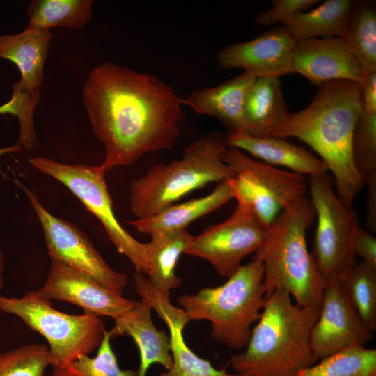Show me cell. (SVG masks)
<instances>
[{
  "instance_id": "6da1fadb",
  "label": "cell",
  "mask_w": 376,
  "mask_h": 376,
  "mask_svg": "<svg viewBox=\"0 0 376 376\" xmlns=\"http://www.w3.org/2000/svg\"><path fill=\"white\" fill-rule=\"evenodd\" d=\"M82 100L107 171L172 149L180 136L184 98L156 75L104 62L89 73Z\"/></svg>"
},
{
  "instance_id": "7a4b0ae2",
  "label": "cell",
  "mask_w": 376,
  "mask_h": 376,
  "mask_svg": "<svg viewBox=\"0 0 376 376\" xmlns=\"http://www.w3.org/2000/svg\"><path fill=\"white\" fill-rule=\"evenodd\" d=\"M362 110L359 83L331 80L318 86L306 108L288 113L269 134L285 139L295 137L308 145L332 173L336 193L349 208L365 185L352 156L354 131Z\"/></svg>"
},
{
  "instance_id": "3957f363",
  "label": "cell",
  "mask_w": 376,
  "mask_h": 376,
  "mask_svg": "<svg viewBox=\"0 0 376 376\" xmlns=\"http://www.w3.org/2000/svg\"><path fill=\"white\" fill-rule=\"evenodd\" d=\"M320 308L300 306L277 289L265 297L246 350L230 359L240 376H297L315 363L311 334Z\"/></svg>"
},
{
  "instance_id": "277c9868",
  "label": "cell",
  "mask_w": 376,
  "mask_h": 376,
  "mask_svg": "<svg viewBox=\"0 0 376 376\" xmlns=\"http://www.w3.org/2000/svg\"><path fill=\"white\" fill-rule=\"evenodd\" d=\"M316 219L314 207L303 196L287 207L267 228L256 253L263 263L265 297L277 289L300 306L320 308L326 281L308 250L306 232Z\"/></svg>"
},
{
  "instance_id": "5b68a950",
  "label": "cell",
  "mask_w": 376,
  "mask_h": 376,
  "mask_svg": "<svg viewBox=\"0 0 376 376\" xmlns=\"http://www.w3.org/2000/svg\"><path fill=\"white\" fill-rule=\"evenodd\" d=\"M227 148L226 136L212 132L187 146L180 159L150 166L131 182L132 213L136 219L151 217L196 189L233 177L222 159Z\"/></svg>"
},
{
  "instance_id": "8992f818",
  "label": "cell",
  "mask_w": 376,
  "mask_h": 376,
  "mask_svg": "<svg viewBox=\"0 0 376 376\" xmlns=\"http://www.w3.org/2000/svg\"><path fill=\"white\" fill-rule=\"evenodd\" d=\"M263 279V261L255 255L223 285L182 294L178 303L189 320L210 322L214 340L230 348H244L265 301Z\"/></svg>"
},
{
  "instance_id": "52a82bcc",
  "label": "cell",
  "mask_w": 376,
  "mask_h": 376,
  "mask_svg": "<svg viewBox=\"0 0 376 376\" xmlns=\"http://www.w3.org/2000/svg\"><path fill=\"white\" fill-rule=\"evenodd\" d=\"M0 311L17 316L46 339L51 366L89 354L99 347L106 331L100 316L61 312L37 290L28 291L19 298L0 295Z\"/></svg>"
},
{
  "instance_id": "ba28073f",
  "label": "cell",
  "mask_w": 376,
  "mask_h": 376,
  "mask_svg": "<svg viewBox=\"0 0 376 376\" xmlns=\"http://www.w3.org/2000/svg\"><path fill=\"white\" fill-rule=\"evenodd\" d=\"M222 159L234 173L226 180L233 198L267 229L285 207L308 191L304 175L253 159L237 148L228 146Z\"/></svg>"
},
{
  "instance_id": "9c48e42d",
  "label": "cell",
  "mask_w": 376,
  "mask_h": 376,
  "mask_svg": "<svg viewBox=\"0 0 376 376\" xmlns=\"http://www.w3.org/2000/svg\"><path fill=\"white\" fill-rule=\"evenodd\" d=\"M29 162L38 171L63 184L98 219L111 242L136 272L148 274V244L136 240L117 219L105 180L107 171L101 164H67L44 157H32Z\"/></svg>"
},
{
  "instance_id": "30bf717a",
  "label": "cell",
  "mask_w": 376,
  "mask_h": 376,
  "mask_svg": "<svg viewBox=\"0 0 376 376\" xmlns=\"http://www.w3.org/2000/svg\"><path fill=\"white\" fill-rule=\"evenodd\" d=\"M307 182L318 220L311 253L326 281L338 279L357 263L358 216L338 198L327 173L311 176Z\"/></svg>"
},
{
  "instance_id": "8fae6325",
  "label": "cell",
  "mask_w": 376,
  "mask_h": 376,
  "mask_svg": "<svg viewBox=\"0 0 376 376\" xmlns=\"http://www.w3.org/2000/svg\"><path fill=\"white\" fill-rule=\"evenodd\" d=\"M26 195L43 230L50 260H54L95 281L106 289L123 295L126 274L111 268L90 238L75 224L58 218L40 203L38 196L16 180Z\"/></svg>"
},
{
  "instance_id": "7c38bea8",
  "label": "cell",
  "mask_w": 376,
  "mask_h": 376,
  "mask_svg": "<svg viewBox=\"0 0 376 376\" xmlns=\"http://www.w3.org/2000/svg\"><path fill=\"white\" fill-rule=\"evenodd\" d=\"M267 231L252 213L237 204L228 219L193 236L184 254L207 260L219 276L228 279L244 258L261 248Z\"/></svg>"
},
{
  "instance_id": "4fadbf2b",
  "label": "cell",
  "mask_w": 376,
  "mask_h": 376,
  "mask_svg": "<svg viewBox=\"0 0 376 376\" xmlns=\"http://www.w3.org/2000/svg\"><path fill=\"white\" fill-rule=\"evenodd\" d=\"M373 331L360 318L337 279L326 281L319 316L311 334L315 362L344 347L363 345Z\"/></svg>"
},
{
  "instance_id": "5bb4252c",
  "label": "cell",
  "mask_w": 376,
  "mask_h": 376,
  "mask_svg": "<svg viewBox=\"0 0 376 376\" xmlns=\"http://www.w3.org/2000/svg\"><path fill=\"white\" fill-rule=\"evenodd\" d=\"M49 300L70 303L84 313L116 320L134 307L138 301L116 294L88 277L51 260L50 268L42 286L37 290Z\"/></svg>"
},
{
  "instance_id": "9a60e30c",
  "label": "cell",
  "mask_w": 376,
  "mask_h": 376,
  "mask_svg": "<svg viewBox=\"0 0 376 376\" xmlns=\"http://www.w3.org/2000/svg\"><path fill=\"white\" fill-rule=\"evenodd\" d=\"M294 38L283 26L271 29L248 41L231 44L217 53L221 68H242L256 78L295 73Z\"/></svg>"
},
{
  "instance_id": "2e32d148",
  "label": "cell",
  "mask_w": 376,
  "mask_h": 376,
  "mask_svg": "<svg viewBox=\"0 0 376 376\" xmlns=\"http://www.w3.org/2000/svg\"><path fill=\"white\" fill-rule=\"evenodd\" d=\"M295 72L317 86L336 79H347L361 85L366 74L341 37L295 40L292 52Z\"/></svg>"
},
{
  "instance_id": "e0dca14e",
  "label": "cell",
  "mask_w": 376,
  "mask_h": 376,
  "mask_svg": "<svg viewBox=\"0 0 376 376\" xmlns=\"http://www.w3.org/2000/svg\"><path fill=\"white\" fill-rule=\"evenodd\" d=\"M139 295L165 322L170 332L171 368L157 376H231L225 370L216 369L211 363L196 355L185 343L183 329L190 321L183 309L173 306L169 296L143 285Z\"/></svg>"
},
{
  "instance_id": "ac0fdd59",
  "label": "cell",
  "mask_w": 376,
  "mask_h": 376,
  "mask_svg": "<svg viewBox=\"0 0 376 376\" xmlns=\"http://www.w3.org/2000/svg\"><path fill=\"white\" fill-rule=\"evenodd\" d=\"M226 140L228 146L237 148L271 166H284L302 175H320L328 171L324 162L311 151L285 139L254 136L236 129L229 132Z\"/></svg>"
},
{
  "instance_id": "d6986e66",
  "label": "cell",
  "mask_w": 376,
  "mask_h": 376,
  "mask_svg": "<svg viewBox=\"0 0 376 376\" xmlns=\"http://www.w3.org/2000/svg\"><path fill=\"white\" fill-rule=\"evenodd\" d=\"M256 79L244 71L217 86L194 91L184 98V104L198 114L217 118L230 132L240 129L246 132L245 103Z\"/></svg>"
},
{
  "instance_id": "ffe728a7",
  "label": "cell",
  "mask_w": 376,
  "mask_h": 376,
  "mask_svg": "<svg viewBox=\"0 0 376 376\" xmlns=\"http://www.w3.org/2000/svg\"><path fill=\"white\" fill-rule=\"evenodd\" d=\"M152 308L144 299L120 318L109 331L111 337L126 335L134 340L139 352L140 364L137 376H146L152 364L159 363L166 370L171 368L170 338L154 325Z\"/></svg>"
},
{
  "instance_id": "44dd1931",
  "label": "cell",
  "mask_w": 376,
  "mask_h": 376,
  "mask_svg": "<svg viewBox=\"0 0 376 376\" xmlns=\"http://www.w3.org/2000/svg\"><path fill=\"white\" fill-rule=\"evenodd\" d=\"M232 198L229 185L226 180L221 181L206 196L175 203L155 215L127 223L139 232L150 236L178 232L186 230L197 219L217 210Z\"/></svg>"
},
{
  "instance_id": "7402d4cb",
  "label": "cell",
  "mask_w": 376,
  "mask_h": 376,
  "mask_svg": "<svg viewBox=\"0 0 376 376\" xmlns=\"http://www.w3.org/2000/svg\"><path fill=\"white\" fill-rule=\"evenodd\" d=\"M52 34L50 31H26L0 36V58L14 63L20 72L19 86L32 93H40L45 63Z\"/></svg>"
},
{
  "instance_id": "603a6c76",
  "label": "cell",
  "mask_w": 376,
  "mask_h": 376,
  "mask_svg": "<svg viewBox=\"0 0 376 376\" xmlns=\"http://www.w3.org/2000/svg\"><path fill=\"white\" fill-rule=\"evenodd\" d=\"M279 77L256 78L248 93L244 114L246 133L254 136H269L288 114Z\"/></svg>"
},
{
  "instance_id": "cb8c5ba5",
  "label": "cell",
  "mask_w": 376,
  "mask_h": 376,
  "mask_svg": "<svg viewBox=\"0 0 376 376\" xmlns=\"http://www.w3.org/2000/svg\"><path fill=\"white\" fill-rule=\"evenodd\" d=\"M192 238L187 230H183L151 236V240L147 243L150 265L147 279L159 293L169 296L171 290L180 286L182 280L175 274V267Z\"/></svg>"
},
{
  "instance_id": "d4e9b609",
  "label": "cell",
  "mask_w": 376,
  "mask_h": 376,
  "mask_svg": "<svg viewBox=\"0 0 376 376\" xmlns=\"http://www.w3.org/2000/svg\"><path fill=\"white\" fill-rule=\"evenodd\" d=\"M354 3L352 0H327L315 8L297 13L283 26L295 40L342 37Z\"/></svg>"
},
{
  "instance_id": "484cf974",
  "label": "cell",
  "mask_w": 376,
  "mask_h": 376,
  "mask_svg": "<svg viewBox=\"0 0 376 376\" xmlns=\"http://www.w3.org/2000/svg\"><path fill=\"white\" fill-rule=\"evenodd\" d=\"M91 0H33L26 9V31H50L52 28L82 29L91 20Z\"/></svg>"
},
{
  "instance_id": "4316f807",
  "label": "cell",
  "mask_w": 376,
  "mask_h": 376,
  "mask_svg": "<svg viewBox=\"0 0 376 376\" xmlns=\"http://www.w3.org/2000/svg\"><path fill=\"white\" fill-rule=\"evenodd\" d=\"M366 75L376 72V9L373 3H354L341 37Z\"/></svg>"
},
{
  "instance_id": "83f0119b",
  "label": "cell",
  "mask_w": 376,
  "mask_h": 376,
  "mask_svg": "<svg viewBox=\"0 0 376 376\" xmlns=\"http://www.w3.org/2000/svg\"><path fill=\"white\" fill-rule=\"evenodd\" d=\"M297 376H376V350L359 345L347 346Z\"/></svg>"
},
{
  "instance_id": "f1b7e54d",
  "label": "cell",
  "mask_w": 376,
  "mask_h": 376,
  "mask_svg": "<svg viewBox=\"0 0 376 376\" xmlns=\"http://www.w3.org/2000/svg\"><path fill=\"white\" fill-rule=\"evenodd\" d=\"M337 279L365 324L375 331L376 269L361 260Z\"/></svg>"
},
{
  "instance_id": "f546056e",
  "label": "cell",
  "mask_w": 376,
  "mask_h": 376,
  "mask_svg": "<svg viewBox=\"0 0 376 376\" xmlns=\"http://www.w3.org/2000/svg\"><path fill=\"white\" fill-rule=\"evenodd\" d=\"M111 335L105 331L94 357L82 354L77 359L53 366L49 376H137V370H122L111 345Z\"/></svg>"
},
{
  "instance_id": "4dcf8cb0",
  "label": "cell",
  "mask_w": 376,
  "mask_h": 376,
  "mask_svg": "<svg viewBox=\"0 0 376 376\" xmlns=\"http://www.w3.org/2000/svg\"><path fill=\"white\" fill-rule=\"evenodd\" d=\"M352 156L364 185L376 178V111L363 108L354 131Z\"/></svg>"
},
{
  "instance_id": "1f68e13d",
  "label": "cell",
  "mask_w": 376,
  "mask_h": 376,
  "mask_svg": "<svg viewBox=\"0 0 376 376\" xmlns=\"http://www.w3.org/2000/svg\"><path fill=\"white\" fill-rule=\"evenodd\" d=\"M49 366L45 344H29L0 353V376H45Z\"/></svg>"
},
{
  "instance_id": "d6a6232c",
  "label": "cell",
  "mask_w": 376,
  "mask_h": 376,
  "mask_svg": "<svg viewBox=\"0 0 376 376\" xmlns=\"http://www.w3.org/2000/svg\"><path fill=\"white\" fill-rule=\"evenodd\" d=\"M11 99L14 104L13 115L19 123V134L17 143L27 151L35 149L38 145L34 128L33 116L40 99V93H32L22 88L17 82L13 85Z\"/></svg>"
},
{
  "instance_id": "836d02e7",
  "label": "cell",
  "mask_w": 376,
  "mask_h": 376,
  "mask_svg": "<svg viewBox=\"0 0 376 376\" xmlns=\"http://www.w3.org/2000/svg\"><path fill=\"white\" fill-rule=\"evenodd\" d=\"M319 2V0H273L272 7L260 13L255 21L263 26L276 24L284 25L297 13L307 11Z\"/></svg>"
},
{
  "instance_id": "e575fe53",
  "label": "cell",
  "mask_w": 376,
  "mask_h": 376,
  "mask_svg": "<svg viewBox=\"0 0 376 376\" xmlns=\"http://www.w3.org/2000/svg\"><path fill=\"white\" fill-rule=\"evenodd\" d=\"M355 256L362 258L371 268L376 269V238L369 232L359 227L354 239Z\"/></svg>"
},
{
  "instance_id": "d590c367",
  "label": "cell",
  "mask_w": 376,
  "mask_h": 376,
  "mask_svg": "<svg viewBox=\"0 0 376 376\" xmlns=\"http://www.w3.org/2000/svg\"><path fill=\"white\" fill-rule=\"evenodd\" d=\"M363 108L376 111V72L366 75L361 84Z\"/></svg>"
},
{
  "instance_id": "8d00e7d4",
  "label": "cell",
  "mask_w": 376,
  "mask_h": 376,
  "mask_svg": "<svg viewBox=\"0 0 376 376\" xmlns=\"http://www.w3.org/2000/svg\"><path fill=\"white\" fill-rule=\"evenodd\" d=\"M368 187L367 219L366 226L371 233L376 232V179L365 182Z\"/></svg>"
},
{
  "instance_id": "74e56055",
  "label": "cell",
  "mask_w": 376,
  "mask_h": 376,
  "mask_svg": "<svg viewBox=\"0 0 376 376\" xmlns=\"http://www.w3.org/2000/svg\"><path fill=\"white\" fill-rule=\"evenodd\" d=\"M22 149V147L17 143L15 145L12 146L1 148H0V158L3 155L8 154V153H12V152H17L19 151H21ZM0 171H1V168H0Z\"/></svg>"
},
{
  "instance_id": "f35d334b",
  "label": "cell",
  "mask_w": 376,
  "mask_h": 376,
  "mask_svg": "<svg viewBox=\"0 0 376 376\" xmlns=\"http://www.w3.org/2000/svg\"><path fill=\"white\" fill-rule=\"evenodd\" d=\"M13 112H14L13 101L12 99H10L6 104L0 106V114H4V113H8L13 115Z\"/></svg>"
},
{
  "instance_id": "ab89813d",
  "label": "cell",
  "mask_w": 376,
  "mask_h": 376,
  "mask_svg": "<svg viewBox=\"0 0 376 376\" xmlns=\"http://www.w3.org/2000/svg\"><path fill=\"white\" fill-rule=\"evenodd\" d=\"M4 266H5L4 257H3L2 250L0 248V290L3 288V284H4V280H3V276Z\"/></svg>"
},
{
  "instance_id": "60d3db41",
  "label": "cell",
  "mask_w": 376,
  "mask_h": 376,
  "mask_svg": "<svg viewBox=\"0 0 376 376\" xmlns=\"http://www.w3.org/2000/svg\"><path fill=\"white\" fill-rule=\"evenodd\" d=\"M231 376H240V375H232Z\"/></svg>"
}]
</instances>
